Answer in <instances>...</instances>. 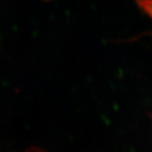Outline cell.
<instances>
[{
  "label": "cell",
  "mask_w": 152,
  "mask_h": 152,
  "mask_svg": "<svg viewBox=\"0 0 152 152\" xmlns=\"http://www.w3.org/2000/svg\"><path fill=\"white\" fill-rule=\"evenodd\" d=\"M137 3L139 7L152 19V0H137Z\"/></svg>",
  "instance_id": "cell-1"
}]
</instances>
